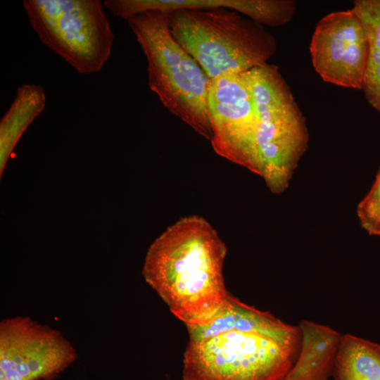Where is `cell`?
<instances>
[{
  "instance_id": "obj_1",
  "label": "cell",
  "mask_w": 380,
  "mask_h": 380,
  "mask_svg": "<svg viewBox=\"0 0 380 380\" xmlns=\"http://www.w3.org/2000/svg\"><path fill=\"white\" fill-rule=\"evenodd\" d=\"M226 253L224 242L205 220L182 217L150 246L142 274L172 315L187 325L229 294L223 275Z\"/></svg>"
},
{
  "instance_id": "obj_2",
  "label": "cell",
  "mask_w": 380,
  "mask_h": 380,
  "mask_svg": "<svg viewBox=\"0 0 380 380\" xmlns=\"http://www.w3.org/2000/svg\"><path fill=\"white\" fill-rule=\"evenodd\" d=\"M257 122L241 166L260 176L274 194L288 187L305 152V120L278 66L266 63L243 72Z\"/></svg>"
},
{
  "instance_id": "obj_3",
  "label": "cell",
  "mask_w": 380,
  "mask_h": 380,
  "mask_svg": "<svg viewBox=\"0 0 380 380\" xmlns=\"http://www.w3.org/2000/svg\"><path fill=\"white\" fill-rule=\"evenodd\" d=\"M168 12L173 37L210 80L265 65L277 51L276 39L264 25L236 11L217 8Z\"/></svg>"
},
{
  "instance_id": "obj_4",
  "label": "cell",
  "mask_w": 380,
  "mask_h": 380,
  "mask_svg": "<svg viewBox=\"0 0 380 380\" xmlns=\"http://www.w3.org/2000/svg\"><path fill=\"white\" fill-rule=\"evenodd\" d=\"M127 22L146 57L151 90L172 114L210 140L208 107L210 80L173 37L169 12L146 11Z\"/></svg>"
},
{
  "instance_id": "obj_5",
  "label": "cell",
  "mask_w": 380,
  "mask_h": 380,
  "mask_svg": "<svg viewBox=\"0 0 380 380\" xmlns=\"http://www.w3.org/2000/svg\"><path fill=\"white\" fill-rule=\"evenodd\" d=\"M41 42L81 75L99 72L109 60L115 35L99 0H24Z\"/></svg>"
},
{
  "instance_id": "obj_6",
  "label": "cell",
  "mask_w": 380,
  "mask_h": 380,
  "mask_svg": "<svg viewBox=\"0 0 380 380\" xmlns=\"http://www.w3.org/2000/svg\"><path fill=\"white\" fill-rule=\"evenodd\" d=\"M299 352L267 334L231 330L184 353L183 380H284Z\"/></svg>"
},
{
  "instance_id": "obj_7",
  "label": "cell",
  "mask_w": 380,
  "mask_h": 380,
  "mask_svg": "<svg viewBox=\"0 0 380 380\" xmlns=\"http://www.w3.org/2000/svg\"><path fill=\"white\" fill-rule=\"evenodd\" d=\"M76 357L60 332L27 317L0 324V380H52Z\"/></svg>"
},
{
  "instance_id": "obj_8",
  "label": "cell",
  "mask_w": 380,
  "mask_h": 380,
  "mask_svg": "<svg viewBox=\"0 0 380 380\" xmlns=\"http://www.w3.org/2000/svg\"><path fill=\"white\" fill-rule=\"evenodd\" d=\"M310 51L312 65L324 81L362 90L368 43L353 8L323 17L315 27Z\"/></svg>"
},
{
  "instance_id": "obj_9",
  "label": "cell",
  "mask_w": 380,
  "mask_h": 380,
  "mask_svg": "<svg viewBox=\"0 0 380 380\" xmlns=\"http://www.w3.org/2000/svg\"><path fill=\"white\" fill-rule=\"evenodd\" d=\"M208 107L213 150L241 165L257 122L253 99L243 72L210 80Z\"/></svg>"
},
{
  "instance_id": "obj_10",
  "label": "cell",
  "mask_w": 380,
  "mask_h": 380,
  "mask_svg": "<svg viewBox=\"0 0 380 380\" xmlns=\"http://www.w3.org/2000/svg\"><path fill=\"white\" fill-rule=\"evenodd\" d=\"M189 342H197L231 330L251 331L270 336L299 352V327L285 324L268 312L248 305L230 293L226 300L200 319L186 325Z\"/></svg>"
},
{
  "instance_id": "obj_11",
  "label": "cell",
  "mask_w": 380,
  "mask_h": 380,
  "mask_svg": "<svg viewBox=\"0 0 380 380\" xmlns=\"http://www.w3.org/2000/svg\"><path fill=\"white\" fill-rule=\"evenodd\" d=\"M46 101L44 89L38 84H24L0 121V175L20 137L44 110Z\"/></svg>"
},
{
  "instance_id": "obj_12",
  "label": "cell",
  "mask_w": 380,
  "mask_h": 380,
  "mask_svg": "<svg viewBox=\"0 0 380 380\" xmlns=\"http://www.w3.org/2000/svg\"><path fill=\"white\" fill-rule=\"evenodd\" d=\"M332 373L334 380H380V345L350 334L341 336Z\"/></svg>"
},
{
  "instance_id": "obj_13",
  "label": "cell",
  "mask_w": 380,
  "mask_h": 380,
  "mask_svg": "<svg viewBox=\"0 0 380 380\" xmlns=\"http://www.w3.org/2000/svg\"><path fill=\"white\" fill-rule=\"evenodd\" d=\"M352 8L363 24L368 43L362 90L369 105L380 113V0H355Z\"/></svg>"
},
{
  "instance_id": "obj_14",
  "label": "cell",
  "mask_w": 380,
  "mask_h": 380,
  "mask_svg": "<svg viewBox=\"0 0 380 380\" xmlns=\"http://www.w3.org/2000/svg\"><path fill=\"white\" fill-rule=\"evenodd\" d=\"M357 215L363 229L380 236V168L369 191L357 205Z\"/></svg>"
},
{
  "instance_id": "obj_15",
  "label": "cell",
  "mask_w": 380,
  "mask_h": 380,
  "mask_svg": "<svg viewBox=\"0 0 380 380\" xmlns=\"http://www.w3.org/2000/svg\"><path fill=\"white\" fill-rule=\"evenodd\" d=\"M284 380H327L322 377L310 374H298L289 372Z\"/></svg>"
}]
</instances>
